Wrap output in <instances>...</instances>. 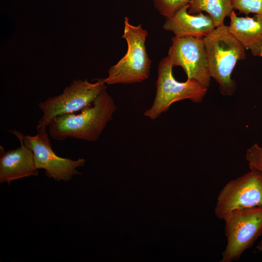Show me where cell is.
Here are the masks:
<instances>
[{
	"label": "cell",
	"instance_id": "1",
	"mask_svg": "<svg viewBox=\"0 0 262 262\" xmlns=\"http://www.w3.org/2000/svg\"><path fill=\"white\" fill-rule=\"evenodd\" d=\"M116 105L106 90L103 91L93 104L79 114H65L54 117L49 123V134L53 139L67 138L96 142L112 120Z\"/></svg>",
	"mask_w": 262,
	"mask_h": 262
},
{
	"label": "cell",
	"instance_id": "2",
	"mask_svg": "<svg viewBox=\"0 0 262 262\" xmlns=\"http://www.w3.org/2000/svg\"><path fill=\"white\" fill-rule=\"evenodd\" d=\"M203 39L211 77L219 84L222 95H233L236 82L231 74L237 62L246 58L245 48L225 24L215 28Z\"/></svg>",
	"mask_w": 262,
	"mask_h": 262
},
{
	"label": "cell",
	"instance_id": "3",
	"mask_svg": "<svg viewBox=\"0 0 262 262\" xmlns=\"http://www.w3.org/2000/svg\"><path fill=\"white\" fill-rule=\"evenodd\" d=\"M148 33L141 24H131L125 17L122 38L128 48L125 55L108 70V76L104 78L106 84H130L141 82L149 76L151 61L147 55L145 42Z\"/></svg>",
	"mask_w": 262,
	"mask_h": 262
},
{
	"label": "cell",
	"instance_id": "4",
	"mask_svg": "<svg viewBox=\"0 0 262 262\" xmlns=\"http://www.w3.org/2000/svg\"><path fill=\"white\" fill-rule=\"evenodd\" d=\"M173 67L167 56L159 64L155 97L151 107L144 114L150 119L159 117L176 101L189 99L194 103H199L207 93L208 88L195 80L177 81L172 74Z\"/></svg>",
	"mask_w": 262,
	"mask_h": 262
},
{
	"label": "cell",
	"instance_id": "5",
	"mask_svg": "<svg viewBox=\"0 0 262 262\" xmlns=\"http://www.w3.org/2000/svg\"><path fill=\"white\" fill-rule=\"evenodd\" d=\"M106 88L104 78L98 79L94 83L87 80H73L62 94L49 97L45 101L38 103V107L43 115L37 124V131L46 128L56 116L75 113L91 106Z\"/></svg>",
	"mask_w": 262,
	"mask_h": 262
},
{
	"label": "cell",
	"instance_id": "6",
	"mask_svg": "<svg viewBox=\"0 0 262 262\" xmlns=\"http://www.w3.org/2000/svg\"><path fill=\"white\" fill-rule=\"evenodd\" d=\"M223 220L227 243L220 262L237 261L262 236V207L234 210Z\"/></svg>",
	"mask_w": 262,
	"mask_h": 262
},
{
	"label": "cell",
	"instance_id": "7",
	"mask_svg": "<svg viewBox=\"0 0 262 262\" xmlns=\"http://www.w3.org/2000/svg\"><path fill=\"white\" fill-rule=\"evenodd\" d=\"M9 131L23 144L32 149L33 153L35 166L37 169H44L46 175L55 180L69 181L76 175H81L77 168L84 166L83 158L73 160L57 156L51 148L50 140L46 128L37 131L34 136L24 135L16 130Z\"/></svg>",
	"mask_w": 262,
	"mask_h": 262
},
{
	"label": "cell",
	"instance_id": "8",
	"mask_svg": "<svg viewBox=\"0 0 262 262\" xmlns=\"http://www.w3.org/2000/svg\"><path fill=\"white\" fill-rule=\"evenodd\" d=\"M262 207V173L255 169L229 181L221 190L214 208L221 220L232 211Z\"/></svg>",
	"mask_w": 262,
	"mask_h": 262
},
{
	"label": "cell",
	"instance_id": "9",
	"mask_svg": "<svg viewBox=\"0 0 262 262\" xmlns=\"http://www.w3.org/2000/svg\"><path fill=\"white\" fill-rule=\"evenodd\" d=\"M173 67L181 66L187 79L193 80L208 87L211 75L209 71L203 37L174 36L168 52Z\"/></svg>",
	"mask_w": 262,
	"mask_h": 262
},
{
	"label": "cell",
	"instance_id": "10",
	"mask_svg": "<svg viewBox=\"0 0 262 262\" xmlns=\"http://www.w3.org/2000/svg\"><path fill=\"white\" fill-rule=\"evenodd\" d=\"M20 146L15 149L5 151L0 146V183L7 182L38 174L33 151L18 139Z\"/></svg>",
	"mask_w": 262,
	"mask_h": 262
},
{
	"label": "cell",
	"instance_id": "11",
	"mask_svg": "<svg viewBox=\"0 0 262 262\" xmlns=\"http://www.w3.org/2000/svg\"><path fill=\"white\" fill-rule=\"evenodd\" d=\"M187 5L172 15L165 17L163 28L172 32L175 36L204 37L216 28L208 15L202 12L193 15L188 12Z\"/></svg>",
	"mask_w": 262,
	"mask_h": 262
},
{
	"label": "cell",
	"instance_id": "12",
	"mask_svg": "<svg viewBox=\"0 0 262 262\" xmlns=\"http://www.w3.org/2000/svg\"><path fill=\"white\" fill-rule=\"evenodd\" d=\"M229 17L230 33L254 56L262 57V14L240 17L233 10Z\"/></svg>",
	"mask_w": 262,
	"mask_h": 262
},
{
	"label": "cell",
	"instance_id": "13",
	"mask_svg": "<svg viewBox=\"0 0 262 262\" xmlns=\"http://www.w3.org/2000/svg\"><path fill=\"white\" fill-rule=\"evenodd\" d=\"M233 10L231 0H191L188 8L191 14L206 12L216 28L224 25L225 19L229 16Z\"/></svg>",
	"mask_w": 262,
	"mask_h": 262
},
{
	"label": "cell",
	"instance_id": "14",
	"mask_svg": "<svg viewBox=\"0 0 262 262\" xmlns=\"http://www.w3.org/2000/svg\"><path fill=\"white\" fill-rule=\"evenodd\" d=\"M191 0H153L154 5L160 14L168 17L188 5Z\"/></svg>",
	"mask_w": 262,
	"mask_h": 262
},
{
	"label": "cell",
	"instance_id": "15",
	"mask_svg": "<svg viewBox=\"0 0 262 262\" xmlns=\"http://www.w3.org/2000/svg\"><path fill=\"white\" fill-rule=\"evenodd\" d=\"M234 10L247 16L262 14V0H231Z\"/></svg>",
	"mask_w": 262,
	"mask_h": 262
},
{
	"label": "cell",
	"instance_id": "16",
	"mask_svg": "<svg viewBox=\"0 0 262 262\" xmlns=\"http://www.w3.org/2000/svg\"><path fill=\"white\" fill-rule=\"evenodd\" d=\"M250 169H255L262 173V147L255 143L248 148L246 154Z\"/></svg>",
	"mask_w": 262,
	"mask_h": 262
},
{
	"label": "cell",
	"instance_id": "17",
	"mask_svg": "<svg viewBox=\"0 0 262 262\" xmlns=\"http://www.w3.org/2000/svg\"><path fill=\"white\" fill-rule=\"evenodd\" d=\"M256 248L259 251H262V238L261 239L260 242L258 244Z\"/></svg>",
	"mask_w": 262,
	"mask_h": 262
}]
</instances>
